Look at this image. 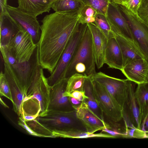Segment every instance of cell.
<instances>
[{
	"label": "cell",
	"mask_w": 148,
	"mask_h": 148,
	"mask_svg": "<svg viewBox=\"0 0 148 148\" xmlns=\"http://www.w3.org/2000/svg\"><path fill=\"white\" fill-rule=\"evenodd\" d=\"M134 92L132 82L128 79L126 100L123 111L126 114L133 125L137 129L141 130L139 110Z\"/></svg>",
	"instance_id": "cell-19"
},
{
	"label": "cell",
	"mask_w": 148,
	"mask_h": 148,
	"mask_svg": "<svg viewBox=\"0 0 148 148\" xmlns=\"http://www.w3.org/2000/svg\"><path fill=\"white\" fill-rule=\"evenodd\" d=\"M80 18L79 11L55 12L45 15L41 21V35L37 44L39 62L41 67L51 74L78 29Z\"/></svg>",
	"instance_id": "cell-1"
},
{
	"label": "cell",
	"mask_w": 148,
	"mask_h": 148,
	"mask_svg": "<svg viewBox=\"0 0 148 148\" xmlns=\"http://www.w3.org/2000/svg\"><path fill=\"white\" fill-rule=\"evenodd\" d=\"M69 97L71 103L75 109L81 104L82 102L73 97Z\"/></svg>",
	"instance_id": "cell-41"
},
{
	"label": "cell",
	"mask_w": 148,
	"mask_h": 148,
	"mask_svg": "<svg viewBox=\"0 0 148 148\" xmlns=\"http://www.w3.org/2000/svg\"><path fill=\"white\" fill-rule=\"evenodd\" d=\"M67 80L68 79H63L51 86L48 109L64 112L75 110L69 97L64 96Z\"/></svg>",
	"instance_id": "cell-12"
},
{
	"label": "cell",
	"mask_w": 148,
	"mask_h": 148,
	"mask_svg": "<svg viewBox=\"0 0 148 148\" xmlns=\"http://www.w3.org/2000/svg\"><path fill=\"white\" fill-rule=\"evenodd\" d=\"M87 77L82 74L76 73L68 79L66 91L71 93L75 91H84V86Z\"/></svg>",
	"instance_id": "cell-28"
},
{
	"label": "cell",
	"mask_w": 148,
	"mask_h": 148,
	"mask_svg": "<svg viewBox=\"0 0 148 148\" xmlns=\"http://www.w3.org/2000/svg\"><path fill=\"white\" fill-rule=\"evenodd\" d=\"M141 130L145 133L148 131V111L141 124Z\"/></svg>",
	"instance_id": "cell-40"
},
{
	"label": "cell",
	"mask_w": 148,
	"mask_h": 148,
	"mask_svg": "<svg viewBox=\"0 0 148 148\" xmlns=\"http://www.w3.org/2000/svg\"><path fill=\"white\" fill-rule=\"evenodd\" d=\"M0 46L8 47L16 34L23 29L8 11L0 15Z\"/></svg>",
	"instance_id": "cell-17"
},
{
	"label": "cell",
	"mask_w": 148,
	"mask_h": 148,
	"mask_svg": "<svg viewBox=\"0 0 148 148\" xmlns=\"http://www.w3.org/2000/svg\"><path fill=\"white\" fill-rule=\"evenodd\" d=\"M64 96L73 97L82 101L88 98L85 95L84 91H75L71 93H69L65 91L64 93Z\"/></svg>",
	"instance_id": "cell-36"
},
{
	"label": "cell",
	"mask_w": 148,
	"mask_h": 148,
	"mask_svg": "<svg viewBox=\"0 0 148 148\" xmlns=\"http://www.w3.org/2000/svg\"><path fill=\"white\" fill-rule=\"evenodd\" d=\"M87 24H81L63 53L55 69L48 77L49 85L52 86L65 79L67 69L72 59Z\"/></svg>",
	"instance_id": "cell-7"
},
{
	"label": "cell",
	"mask_w": 148,
	"mask_h": 148,
	"mask_svg": "<svg viewBox=\"0 0 148 148\" xmlns=\"http://www.w3.org/2000/svg\"><path fill=\"white\" fill-rule=\"evenodd\" d=\"M50 2L51 3L52 5L53 3L54 2L56 1L57 0H49Z\"/></svg>",
	"instance_id": "cell-44"
},
{
	"label": "cell",
	"mask_w": 148,
	"mask_h": 148,
	"mask_svg": "<svg viewBox=\"0 0 148 148\" xmlns=\"http://www.w3.org/2000/svg\"><path fill=\"white\" fill-rule=\"evenodd\" d=\"M75 112L77 118L88 132L94 133L102 130L108 125V123L99 118L90 109L85 100L76 108Z\"/></svg>",
	"instance_id": "cell-14"
},
{
	"label": "cell",
	"mask_w": 148,
	"mask_h": 148,
	"mask_svg": "<svg viewBox=\"0 0 148 148\" xmlns=\"http://www.w3.org/2000/svg\"><path fill=\"white\" fill-rule=\"evenodd\" d=\"M84 4L92 8L97 14L103 15L106 17L109 4L112 0H82Z\"/></svg>",
	"instance_id": "cell-33"
},
{
	"label": "cell",
	"mask_w": 148,
	"mask_h": 148,
	"mask_svg": "<svg viewBox=\"0 0 148 148\" xmlns=\"http://www.w3.org/2000/svg\"><path fill=\"white\" fill-rule=\"evenodd\" d=\"M147 82H148V78L147 80Z\"/></svg>",
	"instance_id": "cell-46"
},
{
	"label": "cell",
	"mask_w": 148,
	"mask_h": 148,
	"mask_svg": "<svg viewBox=\"0 0 148 148\" xmlns=\"http://www.w3.org/2000/svg\"><path fill=\"white\" fill-rule=\"evenodd\" d=\"M94 24L108 39L115 37L111 25L106 17L103 15L97 14Z\"/></svg>",
	"instance_id": "cell-29"
},
{
	"label": "cell",
	"mask_w": 148,
	"mask_h": 148,
	"mask_svg": "<svg viewBox=\"0 0 148 148\" xmlns=\"http://www.w3.org/2000/svg\"><path fill=\"white\" fill-rule=\"evenodd\" d=\"M3 60L4 62V73L8 83L13 100V110L20 116L21 106L24 96L10 64L5 59Z\"/></svg>",
	"instance_id": "cell-18"
},
{
	"label": "cell",
	"mask_w": 148,
	"mask_h": 148,
	"mask_svg": "<svg viewBox=\"0 0 148 148\" xmlns=\"http://www.w3.org/2000/svg\"><path fill=\"white\" fill-rule=\"evenodd\" d=\"M114 33L115 38L122 53L123 67L133 60L140 58H145L134 43L119 34Z\"/></svg>",
	"instance_id": "cell-21"
},
{
	"label": "cell",
	"mask_w": 148,
	"mask_h": 148,
	"mask_svg": "<svg viewBox=\"0 0 148 148\" xmlns=\"http://www.w3.org/2000/svg\"><path fill=\"white\" fill-rule=\"evenodd\" d=\"M54 138L61 137L76 138H86L93 137L114 138L107 134L101 132L97 134L91 133L84 131L76 129L52 131Z\"/></svg>",
	"instance_id": "cell-24"
},
{
	"label": "cell",
	"mask_w": 148,
	"mask_h": 148,
	"mask_svg": "<svg viewBox=\"0 0 148 148\" xmlns=\"http://www.w3.org/2000/svg\"><path fill=\"white\" fill-rule=\"evenodd\" d=\"M134 95L139 108L141 126L148 111V82L138 84Z\"/></svg>",
	"instance_id": "cell-25"
},
{
	"label": "cell",
	"mask_w": 148,
	"mask_h": 148,
	"mask_svg": "<svg viewBox=\"0 0 148 148\" xmlns=\"http://www.w3.org/2000/svg\"><path fill=\"white\" fill-rule=\"evenodd\" d=\"M108 122V125L102 130V132L109 134L114 138H127L125 126L122 127L119 122Z\"/></svg>",
	"instance_id": "cell-30"
},
{
	"label": "cell",
	"mask_w": 148,
	"mask_h": 148,
	"mask_svg": "<svg viewBox=\"0 0 148 148\" xmlns=\"http://www.w3.org/2000/svg\"><path fill=\"white\" fill-rule=\"evenodd\" d=\"M0 94L8 98L13 102L10 87L5 75L2 71L0 73Z\"/></svg>",
	"instance_id": "cell-34"
},
{
	"label": "cell",
	"mask_w": 148,
	"mask_h": 148,
	"mask_svg": "<svg viewBox=\"0 0 148 148\" xmlns=\"http://www.w3.org/2000/svg\"><path fill=\"white\" fill-rule=\"evenodd\" d=\"M26 122L29 127L38 137L54 138L52 131L39 122L36 119Z\"/></svg>",
	"instance_id": "cell-31"
},
{
	"label": "cell",
	"mask_w": 148,
	"mask_h": 148,
	"mask_svg": "<svg viewBox=\"0 0 148 148\" xmlns=\"http://www.w3.org/2000/svg\"><path fill=\"white\" fill-rule=\"evenodd\" d=\"M130 0H112V2L118 5H121L126 7Z\"/></svg>",
	"instance_id": "cell-42"
},
{
	"label": "cell",
	"mask_w": 148,
	"mask_h": 148,
	"mask_svg": "<svg viewBox=\"0 0 148 148\" xmlns=\"http://www.w3.org/2000/svg\"><path fill=\"white\" fill-rule=\"evenodd\" d=\"M141 0H130L125 7L134 13L137 14V11L140 5Z\"/></svg>",
	"instance_id": "cell-37"
},
{
	"label": "cell",
	"mask_w": 148,
	"mask_h": 148,
	"mask_svg": "<svg viewBox=\"0 0 148 148\" xmlns=\"http://www.w3.org/2000/svg\"><path fill=\"white\" fill-rule=\"evenodd\" d=\"M87 24L92 34L96 65L97 68L99 69L105 64L108 39L94 23Z\"/></svg>",
	"instance_id": "cell-16"
},
{
	"label": "cell",
	"mask_w": 148,
	"mask_h": 148,
	"mask_svg": "<svg viewBox=\"0 0 148 148\" xmlns=\"http://www.w3.org/2000/svg\"><path fill=\"white\" fill-rule=\"evenodd\" d=\"M146 137V138H148V131L145 132Z\"/></svg>",
	"instance_id": "cell-45"
},
{
	"label": "cell",
	"mask_w": 148,
	"mask_h": 148,
	"mask_svg": "<svg viewBox=\"0 0 148 148\" xmlns=\"http://www.w3.org/2000/svg\"><path fill=\"white\" fill-rule=\"evenodd\" d=\"M90 78L103 86L123 111L126 100L128 79L113 77L101 72H96Z\"/></svg>",
	"instance_id": "cell-6"
},
{
	"label": "cell",
	"mask_w": 148,
	"mask_h": 148,
	"mask_svg": "<svg viewBox=\"0 0 148 148\" xmlns=\"http://www.w3.org/2000/svg\"><path fill=\"white\" fill-rule=\"evenodd\" d=\"M105 64L112 69L121 71L123 67V59L122 53L115 38L108 39L106 49Z\"/></svg>",
	"instance_id": "cell-20"
},
{
	"label": "cell",
	"mask_w": 148,
	"mask_h": 148,
	"mask_svg": "<svg viewBox=\"0 0 148 148\" xmlns=\"http://www.w3.org/2000/svg\"><path fill=\"white\" fill-rule=\"evenodd\" d=\"M92 79L94 94L103 115L108 121L119 122L123 119V111L103 86Z\"/></svg>",
	"instance_id": "cell-8"
},
{
	"label": "cell",
	"mask_w": 148,
	"mask_h": 148,
	"mask_svg": "<svg viewBox=\"0 0 148 148\" xmlns=\"http://www.w3.org/2000/svg\"><path fill=\"white\" fill-rule=\"evenodd\" d=\"M36 119L52 131L76 129L87 131L77 118L75 110L64 112L48 109L40 112Z\"/></svg>",
	"instance_id": "cell-4"
},
{
	"label": "cell",
	"mask_w": 148,
	"mask_h": 148,
	"mask_svg": "<svg viewBox=\"0 0 148 148\" xmlns=\"http://www.w3.org/2000/svg\"><path fill=\"white\" fill-rule=\"evenodd\" d=\"M80 15L81 24L94 23L97 12L90 6L84 4L79 11Z\"/></svg>",
	"instance_id": "cell-32"
},
{
	"label": "cell",
	"mask_w": 148,
	"mask_h": 148,
	"mask_svg": "<svg viewBox=\"0 0 148 148\" xmlns=\"http://www.w3.org/2000/svg\"><path fill=\"white\" fill-rule=\"evenodd\" d=\"M6 9L9 15L31 35L37 44L40 39L41 27L36 17L26 13L18 7L8 5Z\"/></svg>",
	"instance_id": "cell-11"
},
{
	"label": "cell",
	"mask_w": 148,
	"mask_h": 148,
	"mask_svg": "<svg viewBox=\"0 0 148 148\" xmlns=\"http://www.w3.org/2000/svg\"><path fill=\"white\" fill-rule=\"evenodd\" d=\"M0 48L2 58L10 64L25 98L37 68L40 64L38 49L37 47L33 60L32 61L31 60L28 62H19L8 47L2 46H0Z\"/></svg>",
	"instance_id": "cell-3"
},
{
	"label": "cell",
	"mask_w": 148,
	"mask_h": 148,
	"mask_svg": "<svg viewBox=\"0 0 148 148\" xmlns=\"http://www.w3.org/2000/svg\"><path fill=\"white\" fill-rule=\"evenodd\" d=\"M92 34L87 24L72 59L66 70L65 78L77 73L91 77L96 72Z\"/></svg>",
	"instance_id": "cell-2"
},
{
	"label": "cell",
	"mask_w": 148,
	"mask_h": 148,
	"mask_svg": "<svg viewBox=\"0 0 148 148\" xmlns=\"http://www.w3.org/2000/svg\"><path fill=\"white\" fill-rule=\"evenodd\" d=\"M137 14L148 24V0H142Z\"/></svg>",
	"instance_id": "cell-35"
},
{
	"label": "cell",
	"mask_w": 148,
	"mask_h": 148,
	"mask_svg": "<svg viewBox=\"0 0 148 148\" xmlns=\"http://www.w3.org/2000/svg\"><path fill=\"white\" fill-rule=\"evenodd\" d=\"M0 103L1 105H2L4 107L8 108V106L1 99V98H0Z\"/></svg>",
	"instance_id": "cell-43"
},
{
	"label": "cell",
	"mask_w": 148,
	"mask_h": 148,
	"mask_svg": "<svg viewBox=\"0 0 148 148\" xmlns=\"http://www.w3.org/2000/svg\"><path fill=\"white\" fill-rule=\"evenodd\" d=\"M121 71L128 80L138 84L147 82L148 60L140 58L131 62Z\"/></svg>",
	"instance_id": "cell-15"
},
{
	"label": "cell",
	"mask_w": 148,
	"mask_h": 148,
	"mask_svg": "<svg viewBox=\"0 0 148 148\" xmlns=\"http://www.w3.org/2000/svg\"><path fill=\"white\" fill-rule=\"evenodd\" d=\"M18 7L26 13L37 17L45 12H49L52 4L49 0H17Z\"/></svg>",
	"instance_id": "cell-22"
},
{
	"label": "cell",
	"mask_w": 148,
	"mask_h": 148,
	"mask_svg": "<svg viewBox=\"0 0 148 148\" xmlns=\"http://www.w3.org/2000/svg\"><path fill=\"white\" fill-rule=\"evenodd\" d=\"M37 47L31 35L22 29L16 34L8 47L19 62H25L30 60Z\"/></svg>",
	"instance_id": "cell-9"
},
{
	"label": "cell",
	"mask_w": 148,
	"mask_h": 148,
	"mask_svg": "<svg viewBox=\"0 0 148 148\" xmlns=\"http://www.w3.org/2000/svg\"><path fill=\"white\" fill-rule=\"evenodd\" d=\"M40 112V104L36 98L24 99L21 106L20 116L26 121L36 119Z\"/></svg>",
	"instance_id": "cell-23"
},
{
	"label": "cell",
	"mask_w": 148,
	"mask_h": 148,
	"mask_svg": "<svg viewBox=\"0 0 148 148\" xmlns=\"http://www.w3.org/2000/svg\"><path fill=\"white\" fill-rule=\"evenodd\" d=\"M7 0H0V15L6 12Z\"/></svg>",
	"instance_id": "cell-39"
},
{
	"label": "cell",
	"mask_w": 148,
	"mask_h": 148,
	"mask_svg": "<svg viewBox=\"0 0 148 148\" xmlns=\"http://www.w3.org/2000/svg\"><path fill=\"white\" fill-rule=\"evenodd\" d=\"M106 18L114 33L134 43L129 26L118 5L113 2L109 4Z\"/></svg>",
	"instance_id": "cell-13"
},
{
	"label": "cell",
	"mask_w": 148,
	"mask_h": 148,
	"mask_svg": "<svg viewBox=\"0 0 148 148\" xmlns=\"http://www.w3.org/2000/svg\"><path fill=\"white\" fill-rule=\"evenodd\" d=\"M43 69L40 64L38 66L26 96L24 98H36L40 104V112L48 109L51 87L49 84L47 78L44 75Z\"/></svg>",
	"instance_id": "cell-10"
},
{
	"label": "cell",
	"mask_w": 148,
	"mask_h": 148,
	"mask_svg": "<svg viewBox=\"0 0 148 148\" xmlns=\"http://www.w3.org/2000/svg\"><path fill=\"white\" fill-rule=\"evenodd\" d=\"M119 6L129 26L135 45L148 60V24L125 7Z\"/></svg>",
	"instance_id": "cell-5"
},
{
	"label": "cell",
	"mask_w": 148,
	"mask_h": 148,
	"mask_svg": "<svg viewBox=\"0 0 148 148\" xmlns=\"http://www.w3.org/2000/svg\"><path fill=\"white\" fill-rule=\"evenodd\" d=\"M84 91L88 98L85 101L89 108L99 118L104 120L103 114L94 94L92 81L90 77H87L85 79Z\"/></svg>",
	"instance_id": "cell-26"
},
{
	"label": "cell",
	"mask_w": 148,
	"mask_h": 148,
	"mask_svg": "<svg viewBox=\"0 0 148 148\" xmlns=\"http://www.w3.org/2000/svg\"><path fill=\"white\" fill-rule=\"evenodd\" d=\"M84 4L82 0H57L52 3L51 8L58 13L77 12Z\"/></svg>",
	"instance_id": "cell-27"
},
{
	"label": "cell",
	"mask_w": 148,
	"mask_h": 148,
	"mask_svg": "<svg viewBox=\"0 0 148 148\" xmlns=\"http://www.w3.org/2000/svg\"><path fill=\"white\" fill-rule=\"evenodd\" d=\"M18 123V125L24 129L29 134L38 137V135L34 132L29 127L27 124L26 121L22 116H19Z\"/></svg>",
	"instance_id": "cell-38"
}]
</instances>
